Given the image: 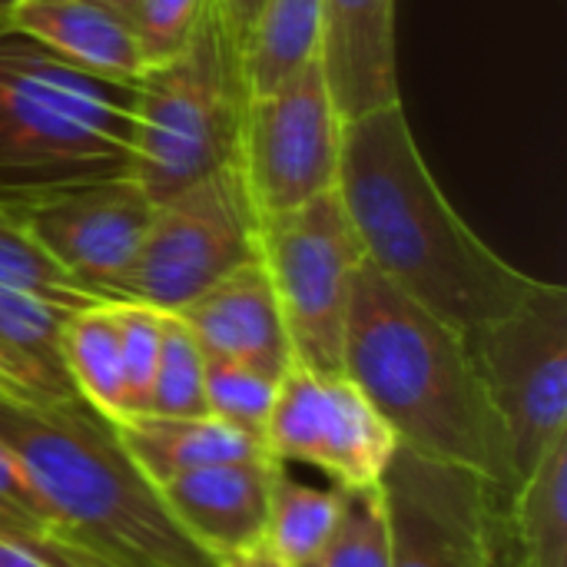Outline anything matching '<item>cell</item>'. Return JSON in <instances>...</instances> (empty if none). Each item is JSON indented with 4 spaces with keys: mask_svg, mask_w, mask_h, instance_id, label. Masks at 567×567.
<instances>
[{
    "mask_svg": "<svg viewBox=\"0 0 567 567\" xmlns=\"http://www.w3.org/2000/svg\"><path fill=\"white\" fill-rule=\"evenodd\" d=\"M203 379H206V355L196 336L176 312H163L159 355H156L146 415H169V419L206 415Z\"/></svg>",
    "mask_w": 567,
    "mask_h": 567,
    "instance_id": "cb8c5ba5",
    "label": "cell"
},
{
    "mask_svg": "<svg viewBox=\"0 0 567 567\" xmlns=\"http://www.w3.org/2000/svg\"><path fill=\"white\" fill-rule=\"evenodd\" d=\"M60 346L76 395L110 425L120 422L126 409H123V362H120V332L113 319V302H93L66 312Z\"/></svg>",
    "mask_w": 567,
    "mask_h": 567,
    "instance_id": "ffe728a7",
    "label": "cell"
},
{
    "mask_svg": "<svg viewBox=\"0 0 567 567\" xmlns=\"http://www.w3.org/2000/svg\"><path fill=\"white\" fill-rule=\"evenodd\" d=\"M322 0H266L243 56L246 96L276 90L286 76L319 56Z\"/></svg>",
    "mask_w": 567,
    "mask_h": 567,
    "instance_id": "44dd1931",
    "label": "cell"
},
{
    "mask_svg": "<svg viewBox=\"0 0 567 567\" xmlns=\"http://www.w3.org/2000/svg\"><path fill=\"white\" fill-rule=\"evenodd\" d=\"M342 372L365 392L399 445L515 492L505 432L472 362L465 332L362 262L342 342Z\"/></svg>",
    "mask_w": 567,
    "mask_h": 567,
    "instance_id": "7a4b0ae2",
    "label": "cell"
},
{
    "mask_svg": "<svg viewBox=\"0 0 567 567\" xmlns=\"http://www.w3.org/2000/svg\"><path fill=\"white\" fill-rule=\"evenodd\" d=\"M3 23L66 63L116 83H140L153 66L123 7L106 0H13Z\"/></svg>",
    "mask_w": 567,
    "mask_h": 567,
    "instance_id": "2e32d148",
    "label": "cell"
},
{
    "mask_svg": "<svg viewBox=\"0 0 567 567\" xmlns=\"http://www.w3.org/2000/svg\"><path fill=\"white\" fill-rule=\"evenodd\" d=\"M13 542L27 545L33 555H40L50 567H120L113 565V561H106V558H100L96 551L83 548L80 542L60 535L56 528L40 532V535H30V538H13Z\"/></svg>",
    "mask_w": 567,
    "mask_h": 567,
    "instance_id": "4dcf8cb0",
    "label": "cell"
},
{
    "mask_svg": "<svg viewBox=\"0 0 567 567\" xmlns=\"http://www.w3.org/2000/svg\"><path fill=\"white\" fill-rule=\"evenodd\" d=\"M113 319L120 332V362H123V409H126L123 419L146 415L156 355H159L163 312L143 302H113Z\"/></svg>",
    "mask_w": 567,
    "mask_h": 567,
    "instance_id": "484cf974",
    "label": "cell"
},
{
    "mask_svg": "<svg viewBox=\"0 0 567 567\" xmlns=\"http://www.w3.org/2000/svg\"><path fill=\"white\" fill-rule=\"evenodd\" d=\"M206 415L266 442L279 379L229 359H206Z\"/></svg>",
    "mask_w": 567,
    "mask_h": 567,
    "instance_id": "d4e9b609",
    "label": "cell"
},
{
    "mask_svg": "<svg viewBox=\"0 0 567 567\" xmlns=\"http://www.w3.org/2000/svg\"><path fill=\"white\" fill-rule=\"evenodd\" d=\"M336 189L365 262L465 336L508 316L542 282L502 259L449 203L402 100L346 120Z\"/></svg>",
    "mask_w": 567,
    "mask_h": 567,
    "instance_id": "6da1fadb",
    "label": "cell"
},
{
    "mask_svg": "<svg viewBox=\"0 0 567 567\" xmlns=\"http://www.w3.org/2000/svg\"><path fill=\"white\" fill-rule=\"evenodd\" d=\"M216 567H296L289 565L269 542H259V545H249V548H239V551H229V555H219Z\"/></svg>",
    "mask_w": 567,
    "mask_h": 567,
    "instance_id": "1f68e13d",
    "label": "cell"
},
{
    "mask_svg": "<svg viewBox=\"0 0 567 567\" xmlns=\"http://www.w3.org/2000/svg\"><path fill=\"white\" fill-rule=\"evenodd\" d=\"M0 289H13L66 312L103 302L90 296L76 279H70L40 246L37 239L13 219V213L0 203Z\"/></svg>",
    "mask_w": 567,
    "mask_h": 567,
    "instance_id": "603a6c76",
    "label": "cell"
},
{
    "mask_svg": "<svg viewBox=\"0 0 567 567\" xmlns=\"http://www.w3.org/2000/svg\"><path fill=\"white\" fill-rule=\"evenodd\" d=\"M13 0H0V20H3V13H7V7H10Z\"/></svg>",
    "mask_w": 567,
    "mask_h": 567,
    "instance_id": "836d02e7",
    "label": "cell"
},
{
    "mask_svg": "<svg viewBox=\"0 0 567 567\" xmlns=\"http://www.w3.org/2000/svg\"><path fill=\"white\" fill-rule=\"evenodd\" d=\"M136 83L86 73L0 20V196L130 173Z\"/></svg>",
    "mask_w": 567,
    "mask_h": 567,
    "instance_id": "277c9868",
    "label": "cell"
},
{
    "mask_svg": "<svg viewBox=\"0 0 567 567\" xmlns=\"http://www.w3.org/2000/svg\"><path fill=\"white\" fill-rule=\"evenodd\" d=\"M279 465L272 455L203 465L156 485V492L183 535L216 561L266 542L269 492Z\"/></svg>",
    "mask_w": 567,
    "mask_h": 567,
    "instance_id": "4fadbf2b",
    "label": "cell"
},
{
    "mask_svg": "<svg viewBox=\"0 0 567 567\" xmlns=\"http://www.w3.org/2000/svg\"><path fill=\"white\" fill-rule=\"evenodd\" d=\"M0 399H3V392H0Z\"/></svg>",
    "mask_w": 567,
    "mask_h": 567,
    "instance_id": "d590c367",
    "label": "cell"
},
{
    "mask_svg": "<svg viewBox=\"0 0 567 567\" xmlns=\"http://www.w3.org/2000/svg\"><path fill=\"white\" fill-rule=\"evenodd\" d=\"M0 567H50L40 555H33L27 545L0 535Z\"/></svg>",
    "mask_w": 567,
    "mask_h": 567,
    "instance_id": "d6a6232c",
    "label": "cell"
},
{
    "mask_svg": "<svg viewBox=\"0 0 567 567\" xmlns=\"http://www.w3.org/2000/svg\"><path fill=\"white\" fill-rule=\"evenodd\" d=\"M259 262L276 289L296 362L342 372L352 286L365 249L339 189L262 219Z\"/></svg>",
    "mask_w": 567,
    "mask_h": 567,
    "instance_id": "52a82bcc",
    "label": "cell"
},
{
    "mask_svg": "<svg viewBox=\"0 0 567 567\" xmlns=\"http://www.w3.org/2000/svg\"><path fill=\"white\" fill-rule=\"evenodd\" d=\"M498 567H567V432L505 502Z\"/></svg>",
    "mask_w": 567,
    "mask_h": 567,
    "instance_id": "d6986e66",
    "label": "cell"
},
{
    "mask_svg": "<svg viewBox=\"0 0 567 567\" xmlns=\"http://www.w3.org/2000/svg\"><path fill=\"white\" fill-rule=\"evenodd\" d=\"M0 445L27 472L53 528L100 558L120 567H216L173 522L113 425L86 402L0 399Z\"/></svg>",
    "mask_w": 567,
    "mask_h": 567,
    "instance_id": "3957f363",
    "label": "cell"
},
{
    "mask_svg": "<svg viewBox=\"0 0 567 567\" xmlns=\"http://www.w3.org/2000/svg\"><path fill=\"white\" fill-rule=\"evenodd\" d=\"M206 359H229L282 379L296 362L276 289L262 262H246L176 312Z\"/></svg>",
    "mask_w": 567,
    "mask_h": 567,
    "instance_id": "5bb4252c",
    "label": "cell"
},
{
    "mask_svg": "<svg viewBox=\"0 0 567 567\" xmlns=\"http://www.w3.org/2000/svg\"><path fill=\"white\" fill-rule=\"evenodd\" d=\"M346 512L342 488H316L296 482L286 465L276 468L272 492H269V522L266 542L289 561L302 567L319 558L329 542L336 538Z\"/></svg>",
    "mask_w": 567,
    "mask_h": 567,
    "instance_id": "7402d4cb",
    "label": "cell"
},
{
    "mask_svg": "<svg viewBox=\"0 0 567 567\" xmlns=\"http://www.w3.org/2000/svg\"><path fill=\"white\" fill-rule=\"evenodd\" d=\"M395 7L399 0H322L319 63L342 120L402 100Z\"/></svg>",
    "mask_w": 567,
    "mask_h": 567,
    "instance_id": "9a60e30c",
    "label": "cell"
},
{
    "mask_svg": "<svg viewBox=\"0 0 567 567\" xmlns=\"http://www.w3.org/2000/svg\"><path fill=\"white\" fill-rule=\"evenodd\" d=\"M262 7H266V0H209V17L219 30L226 53L233 56V63L239 70H243V56L249 50V40H252Z\"/></svg>",
    "mask_w": 567,
    "mask_h": 567,
    "instance_id": "f546056e",
    "label": "cell"
},
{
    "mask_svg": "<svg viewBox=\"0 0 567 567\" xmlns=\"http://www.w3.org/2000/svg\"><path fill=\"white\" fill-rule=\"evenodd\" d=\"M50 512L7 445H0V535L30 538L50 532Z\"/></svg>",
    "mask_w": 567,
    "mask_h": 567,
    "instance_id": "f1b7e54d",
    "label": "cell"
},
{
    "mask_svg": "<svg viewBox=\"0 0 567 567\" xmlns=\"http://www.w3.org/2000/svg\"><path fill=\"white\" fill-rule=\"evenodd\" d=\"M123 13L156 66L196 37L209 13V0H126Z\"/></svg>",
    "mask_w": 567,
    "mask_h": 567,
    "instance_id": "83f0119b",
    "label": "cell"
},
{
    "mask_svg": "<svg viewBox=\"0 0 567 567\" xmlns=\"http://www.w3.org/2000/svg\"><path fill=\"white\" fill-rule=\"evenodd\" d=\"M342 130L319 56L276 90L246 100L233 163L259 223L336 189Z\"/></svg>",
    "mask_w": 567,
    "mask_h": 567,
    "instance_id": "9c48e42d",
    "label": "cell"
},
{
    "mask_svg": "<svg viewBox=\"0 0 567 567\" xmlns=\"http://www.w3.org/2000/svg\"><path fill=\"white\" fill-rule=\"evenodd\" d=\"M116 442L133 458V465L156 485L223 462H243L269 455L262 439H252L213 415L196 419H169V415H133L113 422Z\"/></svg>",
    "mask_w": 567,
    "mask_h": 567,
    "instance_id": "ac0fdd59",
    "label": "cell"
},
{
    "mask_svg": "<svg viewBox=\"0 0 567 567\" xmlns=\"http://www.w3.org/2000/svg\"><path fill=\"white\" fill-rule=\"evenodd\" d=\"M302 567H392L389 525L379 488L346 492V512L329 548Z\"/></svg>",
    "mask_w": 567,
    "mask_h": 567,
    "instance_id": "4316f807",
    "label": "cell"
},
{
    "mask_svg": "<svg viewBox=\"0 0 567 567\" xmlns=\"http://www.w3.org/2000/svg\"><path fill=\"white\" fill-rule=\"evenodd\" d=\"M276 462H302L342 492L379 488L399 439L346 372H319L292 362L276 389L266 425Z\"/></svg>",
    "mask_w": 567,
    "mask_h": 567,
    "instance_id": "8fae6325",
    "label": "cell"
},
{
    "mask_svg": "<svg viewBox=\"0 0 567 567\" xmlns=\"http://www.w3.org/2000/svg\"><path fill=\"white\" fill-rule=\"evenodd\" d=\"M508 442L515 488L567 432V289H538L508 316L465 336Z\"/></svg>",
    "mask_w": 567,
    "mask_h": 567,
    "instance_id": "ba28073f",
    "label": "cell"
},
{
    "mask_svg": "<svg viewBox=\"0 0 567 567\" xmlns=\"http://www.w3.org/2000/svg\"><path fill=\"white\" fill-rule=\"evenodd\" d=\"M0 203L70 279L103 302H113L156 209L130 173L0 196Z\"/></svg>",
    "mask_w": 567,
    "mask_h": 567,
    "instance_id": "7c38bea8",
    "label": "cell"
},
{
    "mask_svg": "<svg viewBox=\"0 0 567 567\" xmlns=\"http://www.w3.org/2000/svg\"><path fill=\"white\" fill-rule=\"evenodd\" d=\"M66 309L43 299L0 289V392L23 405L83 402L63 362Z\"/></svg>",
    "mask_w": 567,
    "mask_h": 567,
    "instance_id": "e0dca14e",
    "label": "cell"
},
{
    "mask_svg": "<svg viewBox=\"0 0 567 567\" xmlns=\"http://www.w3.org/2000/svg\"><path fill=\"white\" fill-rule=\"evenodd\" d=\"M106 3H116V7H123V3H126V0H106Z\"/></svg>",
    "mask_w": 567,
    "mask_h": 567,
    "instance_id": "e575fe53",
    "label": "cell"
},
{
    "mask_svg": "<svg viewBox=\"0 0 567 567\" xmlns=\"http://www.w3.org/2000/svg\"><path fill=\"white\" fill-rule=\"evenodd\" d=\"M392 567H498V492L475 472L395 449L382 482Z\"/></svg>",
    "mask_w": 567,
    "mask_h": 567,
    "instance_id": "30bf717a",
    "label": "cell"
},
{
    "mask_svg": "<svg viewBox=\"0 0 567 567\" xmlns=\"http://www.w3.org/2000/svg\"><path fill=\"white\" fill-rule=\"evenodd\" d=\"M259 259V216L236 163L156 203L113 302L179 312L209 286Z\"/></svg>",
    "mask_w": 567,
    "mask_h": 567,
    "instance_id": "8992f818",
    "label": "cell"
},
{
    "mask_svg": "<svg viewBox=\"0 0 567 567\" xmlns=\"http://www.w3.org/2000/svg\"><path fill=\"white\" fill-rule=\"evenodd\" d=\"M246 100L243 70L206 13L196 37L136 83L130 176L163 203L223 169L236 156Z\"/></svg>",
    "mask_w": 567,
    "mask_h": 567,
    "instance_id": "5b68a950",
    "label": "cell"
}]
</instances>
